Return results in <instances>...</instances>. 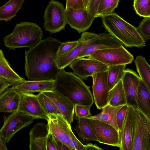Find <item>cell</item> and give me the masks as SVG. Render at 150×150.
Returning <instances> with one entry per match:
<instances>
[{
	"label": "cell",
	"mask_w": 150,
	"mask_h": 150,
	"mask_svg": "<svg viewBox=\"0 0 150 150\" xmlns=\"http://www.w3.org/2000/svg\"><path fill=\"white\" fill-rule=\"evenodd\" d=\"M48 37L25 52V70L28 80H54L62 69L55 62L57 52L62 43Z\"/></svg>",
	"instance_id": "6da1fadb"
},
{
	"label": "cell",
	"mask_w": 150,
	"mask_h": 150,
	"mask_svg": "<svg viewBox=\"0 0 150 150\" xmlns=\"http://www.w3.org/2000/svg\"><path fill=\"white\" fill-rule=\"evenodd\" d=\"M54 81V89L67 98L74 105H92L94 101L90 87L73 73L62 69Z\"/></svg>",
	"instance_id": "7a4b0ae2"
},
{
	"label": "cell",
	"mask_w": 150,
	"mask_h": 150,
	"mask_svg": "<svg viewBox=\"0 0 150 150\" xmlns=\"http://www.w3.org/2000/svg\"><path fill=\"white\" fill-rule=\"evenodd\" d=\"M101 18L104 28L126 47L139 48L146 46V41L137 28L116 13L112 12Z\"/></svg>",
	"instance_id": "3957f363"
},
{
	"label": "cell",
	"mask_w": 150,
	"mask_h": 150,
	"mask_svg": "<svg viewBox=\"0 0 150 150\" xmlns=\"http://www.w3.org/2000/svg\"><path fill=\"white\" fill-rule=\"evenodd\" d=\"M43 33L36 23L21 22L17 23L13 31L4 38L5 46L9 50L23 47L31 48L41 40Z\"/></svg>",
	"instance_id": "277c9868"
},
{
	"label": "cell",
	"mask_w": 150,
	"mask_h": 150,
	"mask_svg": "<svg viewBox=\"0 0 150 150\" xmlns=\"http://www.w3.org/2000/svg\"><path fill=\"white\" fill-rule=\"evenodd\" d=\"M133 107L135 120L132 150H150V119L138 108Z\"/></svg>",
	"instance_id": "5b68a950"
},
{
	"label": "cell",
	"mask_w": 150,
	"mask_h": 150,
	"mask_svg": "<svg viewBox=\"0 0 150 150\" xmlns=\"http://www.w3.org/2000/svg\"><path fill=\"white\" fill-rule=\"evenodd\" d=\"M96 59L107 67L127 65L134 60L133 55L121 45L118 47L106 48L96 51L87 57Z\"/></svg>",
	"instance_id": "8992f818"
},
{
	"label": "cell",
	"mask_w": 150,
	"mask_h": 150,
	"mask_svg": "<svg viewBox=\"0 0 150 150\" xmlns=\"http://www.w3.org/2000/svg\"><path fill=\"white\" fill-rule=\"evenodd\" d=\"M45 30L52 34L65 29L67 23L65 9L59 1L50 0L44 15Z\"/></svg>",
	"instance_id": "52a82bcc"
},
{
	"label": "cell",
	"mask_w": 150,
	"mask_h": 150,
	"mask_svg": "<svg viewBox=\"0 0 150 150\" xmlns=\"http://www.w3.org/2000/svg\"><path fill=\"white\" fill-rule=\"evenodd\" d=\"M35 118L18 111L12 113L4 119L0 129V136L6 144L23 128L32 123Z\"/></svg>",
	"instance_id": "ba28073f"
},
{
	"label": "cell",
	"mask_w": 150,
	"mask_h": 150,
	"mask_svg": "<svg viewBox=\"0 0 150 150\" xmlns=\"http://www.w3.org/2000/svg\"><path fill=\"white\" fill-rule=\"evenodd\" d=\"M85 119L100 143L121 147L120 131L110 125L101 121L88 118Z\"/></svg>",
	"instance_id": "9c48e42d"
},
{
	"label": "cell",
	"mask_w": 150,
	"mask_h": 150,
	"mask_svg": "<svg viewBox=\"0 0 150 150\" xmlns=\"http://www.w3.org/2000/svg\"><path fill=\"white\" fill-rule=\"evenodd\" d=\"M121 45L122 43L119 40L109 33L99 34L94 33L88 40L86 46L78 54L76 59L87 57L98 50L118 47Z\"/></svg>",
	"instance_id": "30bf717a"
},
{
	"label": "cell",
	"mask_w": 150,
	"mask_h": 150,
	"mask_svg": "<svg viewBox=\"0 0 150 150\" xmlns=\"http://www.w3.org/2000/svg\"><path fill=\"white\" fill-rule=\"evenodd\" d=\"M69 67L73 73L82 80H86L94 74L106 71L108 67L99 61L91 58H79L74 60Z\"/></svg>",
	"instance_id": "8fae6325"
},
{
	"label": "cell",
	"mask_w": 150,
	"mask_h": 150,
	"mask_svg": "<svg viewBox=\"0 0 150 150\" xmlns=\"http://www.w3.org/2000/svg\"><path fill=\"white\" fill-rule=\"evenodd\" d=\"M107 70L93 74V92L94 102L98 109L102 110L108 104L110 89L107 81Z\"/></svg>",
	"instance_id": "7c38bea8"
},
{
	"label": "cell",
	"mask_w": 150,
	"mask_h": 150,
	"mask_svg": "<svg viewBox=\"0 0 150 150\" xmlns=\"http://www.w3.org/2000/svg\"><path fill=\"white\" fill-rule=\"evenodd\" d=\"M67 23L79 33L85 32L91 25L95 17L86 9H65Z\"/></svg>",
	"instance_id": "4fadbf2b"
},
{
	"label": "cell",
	"mask_w": 150,
	"mask_h": 150,
	"mask_svg": "<svg viewBox=\"0 0 150 150\" xmlns=\"http://www.w3.org/2000/svg\"><path fill=\"white\" fill-rule=\"evenodd\" d=\"M48 116L49 118L47 121V124L49 130L53 135L69 147L70 136L72 132L71 124L62 115L50 114Z\"/></svg>",
	"instance_id": "5bb4252c"
},
{
	"label": "cell",
	"mask_w": 150,
	"mask_h": 150,
	"mask_svg": "<svg viewBox=\"0 0 150 150\" xmlns=\"http://www.w3.org/2000/svg\"><path fill=\"white\" fill-rule=\"evenodd\" d=\"M21 93V99L18 111L32 116L36 119H42L47 121L48 120V117L42 108L37 95L32 93Z\"/></svg>",
	"instance_id": "9a60e30c"
},
{
	"label": "cell",
	"mask_w": 150,
	"mask_h": 150,
	"mask_svg": "<svg viewBox=\"0 0 150 150\" xmlns=\"http://www.w3.org/2000/svg\"><path fill=\"white\" fill-rule=\"evenodd\" d=\"M140 79L136 72L127 69L125 70L121 79L127 104L137 108V93Z\"/></svg>",
	"instance_id": "2e32d148"
},
{
	"label": "cell",
	"mask_w": 150,
	"mask_h": 150,
	"mask_svg": "<svg viewBox=\"0 0 150 150\" xmlns=\"http://www.w3.org/2000/svg\"><path fill=\"white\" fill-rule=\"evenodd\" d=\"M42 92L52 100L62 115L71 124L73 120L74 103L67 98L54 89Z\"/></svg>",
	"instance_id": "e0dca14e"
},
{
	"label": "cell",
	"mask_w": 150,
	"mask_h": 150,
	"mask_svg": "<svg viewBox=\"0 0 150 150\" xmlns=\"http://www.w3.org/2000/svg\"><path fill=\"white\" fill-rule=\"evenodd\" d=\"M133 108L128 105L121 130L120 131L121 142L120 150H132L134 127Z\"/></svg>",
	"instance_id": "ac0fdd59"
},
{
	"label": "cell",
	"mask_w": 150,
	"mask_h": 150,
	"mask_svg": "<svg viewBox=\"0 0 150 150\" xmlns=\"http://www.w3.org/2000/svg\"><path fill=\"white\" fill-rule=\"evenodd\" d=\"M94 34L92 32H83L80 38L78 40L79 43L75 47L69 52L57 57L55 62L58 68L60 69H64L75 59Z\"/></svg>",
	"instance_id": "d6986e66"
},
{
	"label": "cell",
	"mask_w": 150,
	"mask_h": 150,
	"mask_svg": "<svg viewBox=\"0 0 150 150\" xmlns=\"http://www.w3.org/2000/svg\"><path fill=\"white\" fill-rule=\"evenodd\" d=\"M49 129L47 124L42 122L36 124L29 133L30 150H46V142Z\"/></svg>",
	"instance_id": "ffe728a7"
},
{
	"label": "cell",
	"mask_w": 150,
	"mask_h": 150,
	"mask_svg": "<svg viewBox=\"0 0 150 150\" xmlns=\"http://www.w3.org/2000/svg\"><path fill=\"white\" fill-rule=\"evenodd\" d=\"M21 93L14 87L8 88L0 95V112L13 113L18 110Z\"/></svg>",
	"instance_id": "44dd1931"
},
{
	"label": "cell",
	"mask_w": 150,
	"mask_h": 150,
	"mask_svg": "<svg viewBox=\"0 0 150 150\" xmlns=\"http://www.w3.org/2000/svg\"><path fill=\"white\" fill-rule=\"evenodd\" d=\"M54 80L38 81L25 80L14 87L21 93H33L53 90L54 89Z\"/></svg>",
	"instance_id": "7402d4cb"
},
{
	"label": "cell",
	"mask_w": 150,
	"mask_h": 150,
	"mask_svg": "<svg viewBox=\"0 0 150 150\" xmlns=\"http://www.w3.org/2000/svg\"><path fill=\"white\" fill-rule=\"evenodd\" d=\"M0 78L5 80L11 86L13 87L25 80L13 69L5 57L2 50L0 52Z\"/></svg>",
	"instance_id": "603a6c76"
},
{
	"label": "cell",
	"mask_w": 150,
	"mask_h": 150,
	"mask_svg": "<svg viewBox=\"0 0 150 150\" xmlns=\"http://www.w3.org/2000/svg\"><path fill=\"white\" fill-rule=\"evenodd\" d=\"M123 105L114 106L108 104L103 108L101 112L99 114L87 118L101 121L110 125L119 131L116 117L118 111Z\"/></svg>",
	"instance_id": "cb8c5ba5"
},
{
	"label": "cell",
	"mask_w": 150,
	"mask_h": 150,
	"mask_svg": "<svg viewBox=\"0 0 150 150\" xmlns=\"http://www.w3.org/2000/svg\"><path fill=\"white\" fill-rule=\"evenodd\" d=\"M150 89L141 79L137 93L138 108L150 119Z\"/></svg>",
	"instance_id": "d4e9b609"
},
{
	"label": "cell",
	"mask_w": 150,
	"mask_h": 150,
	"mask_svg": "<svg viewBox=\"0 0 150 150\" xmlns=\"http://www.w3.org/2000/svg\"><path fill=\"white\" fill-rule=\"evenodd\" d=\"M25 0H9L0 7V20L10 21L16 16Z\"/></svg>",
	"instance_id": "484cf974"
},
{
	"label": "cell",
	"mask_w": 150,
	"mask_h": 150,
	"mask_svg": "<svg viewBox=\"0 0 150 150\" xmlns=\"http://www.w3.org/2000/svg\"><path fill=\"white\" fill-rule=\"evenodd\" d=\"M108 104L114 106L127 104L122 80L110 90Z\"/></svg>",
	"instance_id": "4316f807"
},
{
	"label": "cell",
	"mask_w": 150,
	"mask_h": 150,
	"mask_svg": "<svg viewBox=\"0 0 150 150\" xmlns=\"http://www.w3.org/2000/svg\"><path fill=\"white\" fill-rule=\"evenodd\" d=\"M78 125L75 129L84 142L90 141H98L95 134L85 118H78Z\"/></svg>",
	"instance_id": "83f0119b"
},
{
	"label": "cell",
	"mask_w": 150,
	"mask_h": 150,
	"mask_svg": "<svg viewBox=\"0 0 150 150\" xmlns=\"http://www.w3.org/2000/svg\"><path fill=\"white\" fill-rule=\"evenodd\" d=\"M137 71L139 77L150 89V67L145 58L137 56L134 60Z\"/></svg>",
	"instance_id": "f1b7e54d"
},
{
	"label": "cell",
	"mask_w": 150,
	"mask_h": 150,
	"mask_svg": "<svg viewBox=\"0 0 150 150\" xmlns=\"http://www.w3.org/2000/svg\"><path fill=\"white\" fill-rule=\"evenodd\" d=\"M126 65L121 64L108 67L107 81L110 90L122 79Z\"/></svg>",
	"instance_id": "f546056e"
},
{
	"label": "cell",
	"mask_w": 150,
	"mask_h": 150,
	"mask_svg": "<svg viewBox=\"0 0 150 150\" xmlns=\"http://www.w3.org/2000/svg\"><path fill=\"white\" fill-rule=\"evenodd\" d=\"M120 0H100L96 17H101L113 12L118 6Z\"/></svg>",
	"instance_id": "4dcf8cb0"
},
{
	"label": "cell",
	"mask_w": 150,
	"mask_h": 150,
	"mask_svg": "<svg viewBox=\"0 0 150 150\" xmlns=\"http://www.w3.org/2000/svg\"><path fill=\"white\" fill-rule=\"evenodd\" d=\"M37 96L42 108L47 116L50 114L62 115L52 100L42 92L40 93Z\"/></svg>",
	"instance_id": "1f68e13d"
},
{
	"label": "cell",
	"mask_w": 150,
	"mask_h": 150,
	"mask_svg": "<svg viewBox=\"0 0 150 150\" xmlns=\"http://www.w3.org/2000/svg\"><path fill=\"white\" fill-rule=\"evenodd\" d=\"M133 7L139 16L150 18V0H134Z\"/></svg>",
	"instance_id": "d6a6232c"
},
{
	"label": "cell",
	"mask_w": 150,
	"mask_h": 150,
	"mask_svg": "<svg viewBox=\"0 0 150 150\" xmlns=\"http://www.w3.org/2000/svg\"><path fill=\"white\" fill-rule=\"evenodd\" d=\"M137 31L145 41L150 39V18L144 17L136 28Z\"/></svg>",
	"instance_id": "836d02e7"
},
{
	"label": "cell",
	"mask_w": 150,
	"mask_h": 150,
	"mask_svg": "<svg viewBox=\"0 0 150 150\" xmlns=\"http://www.w3.org/2000/svg\"><path fill=\"white\" fill-rule=\"evenodd\" d=\"M78 43V40L62 42L57 51V57L60 56L69 52L75 47Z\"/></svg>",
	"instance_id": "e575fe53"
},
{
	"label": "cell",
	"mask_w": 150,
	"mask_h": 150,
	"mask_svg": "<svg viewBox=\"0 0 150 150\" xmlns=\"http://www.w3.org/2000/svg\"><path fill=\"white\" fill-rule=\"evenodd\" d=\"M91 106L80 105H74V113L77 118H86L92 114L90 112Z\"/></svg>",
	"instance_id": "d590c367"
},
{
	"label": "cell",
	"mask_w": 150,
	"mask_h": 150,
	"mask_svg": "<svg viewBox=\"0 0 150 150\" xmlns=\"http://www.w3.org/2000/svg\"><path fill=\"white\" fill-rule=\"evenodd\" d=\"M127 108L128 105L127 104L124 105L120 109L117 113L116 122L119 131L122 129Z\"/></svg>",
	"instance_id": "8d00e7d4"
},
{
	"label": "cell",
	"mask_w": 150,
	"mask_h": 150,
	"mask_svg": "<svg viewBox=\"0 0 150 150\" xmlns=\"http://www.w3.org/2000/svg\"><path fill=\"white\" fill-rule=\"evenodd\" d=\"M69 147L70 150H84L85 145L79 141L72 132L70 136Z\"/></svg>",
	"instance_id": "74e56055"
},
{
	"label": "cell",
	"mask_w": 150,
	"mask_h": 150,
	"mask_svg": "<svg viewBox=\"0 0 150 150\" xmlns=\"http://www.w3.org/2000/svg\"><path fill=\"white\" fill-rule=\"evenodd\" d=\"M70 8L75 10L86 9L84 0H66L65 9Z\"/></svg>",
	"instance_id": "f35d334b"
},
{
	"label": "cell",
	"mask_w": 150,
	"mask_h": 150,
	"mask_svg": "<svg viewBox=\"0 0 150 150\" xmlns=\"http://www.w3.org/2000/svg\"><path fill=\"white\" fill-rule=\"evenodd\" d=\"M100 1V0H89L86 7L87 10L95 18Z\"/></svg>",
	"instance_id": "ab89813d"
},
{
	"label": "cell",
	"mask_w": 150,
	"mask_h": 150,
	"mask_svg": "<svg viewBox=\"0 0 150 150\" xmlns=\"http://www.w3.org/2000/svg\"><path fill=\"white\" fill-rule=\"evenodd\" d=\"M46 150H57L53 134L49 130L47 140Z\"/></svg>",
	"instance_id": "60d3db41"
},
{
	"label": "cell",
	"mask_w": 150,
	"mask_h": 150,
	"mask_svg": "<svg viewBox=\"0 0 150 150\" xmlns=\"http://www.w3.org/2000/svg\"><path fill=\"white\" fill-rule=\"evenodd\" d=\"M55 146L57 150H70L63 142L53 135Z\"/></svg>",
	"instance_id": "b9f144b4"
},
{
	"label": "cell",
	"mask_w": 150,
	"mask_h": 150,
	"mask_svg": "<svg viewBox=\"0 0 150 150\" xmlns=\"http://www.w3.org/2000/svg\"><path fill=\"white\" fill-rule=\"evenodd\" d=\"M10 84L4 79L0 78V95L9 86Z\"/></svg>",
	"instance_id": "7bdbcfd3"
},
{
	"label": "cell",
	"mask_w": 150,
	"mask_h": 150,
	"mask_svg": "<svg viewBox=\"0 0 150 150\" xmlns=\"http://www.w3.org/2000/svg\"><path fill=\"white\" fill-rule=\"evenodd\" d=\"M103 149L97 146L96 144L88 143L85 145L84 150H103Z\"/></svg>",
	"instance_id": "ee69618b"
},
{
	"label": "cell",
	"mask_w": 150,
	"mask_h": 150,
	"mask_svg": "<svg viewBox=\"0 0 150 150\" xmlns=\"http://www.w3.org/2000/svg\"><path fill=\"white\" fill-rule=\"evenodd\" d=\"M7 149L6 143L0 136V150H7Z\"/></svg>",
	"instance_id": "f6af8a7d"
},
{
	"label": "cell",
	"mask_w": 150,
	"mask_h": 150,
	"mask_svg": "<svg viewBox=\"0 0 150 150\" xmlns=\"http://www.w3.org/2000/svg\"><path fill=\"white\" fill-rule=\"evenodd\" d=\"M89 0H84V3L86 7H86L88 4V3L89 1Z\"/></svg>",
	"instance_id": "bcb514c9"
},
{
	"label": "cell",
	"mask_w": 150,
	"mask_h": 150,
	"mask_svg": "<svg viewBox=\"0 0 150 150\" xmlns=\"http://www.w3.org/2000/svg\"><path fill=\"white\" fill-rule=\"evenodd\" d=\"M2 51V50H1L0 48V52H1V51Z\"/></svg>",
	"instance_id": "7dc6e473"
}]
</instances>
